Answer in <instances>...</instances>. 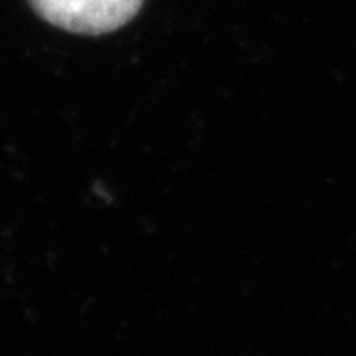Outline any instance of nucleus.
I'll list each match as a JSON object with an SVG mask.
<instances>
[{
  "mask_svg": "<svg viewBox=\"0 0 356 356\" xmlns=\"http://www.w3.org/2000/svg\"><path fill=\"white\" fill-rule=\"evenodd\" d=\"M52 28L74 35H106L139 15L144 0H28Z\"/></svg>",
  "mask_w": 356,
  "mask_h": 356,
  "instance_id": "nucleus-1",
  "label": "nucleus"
}]
</instances>
